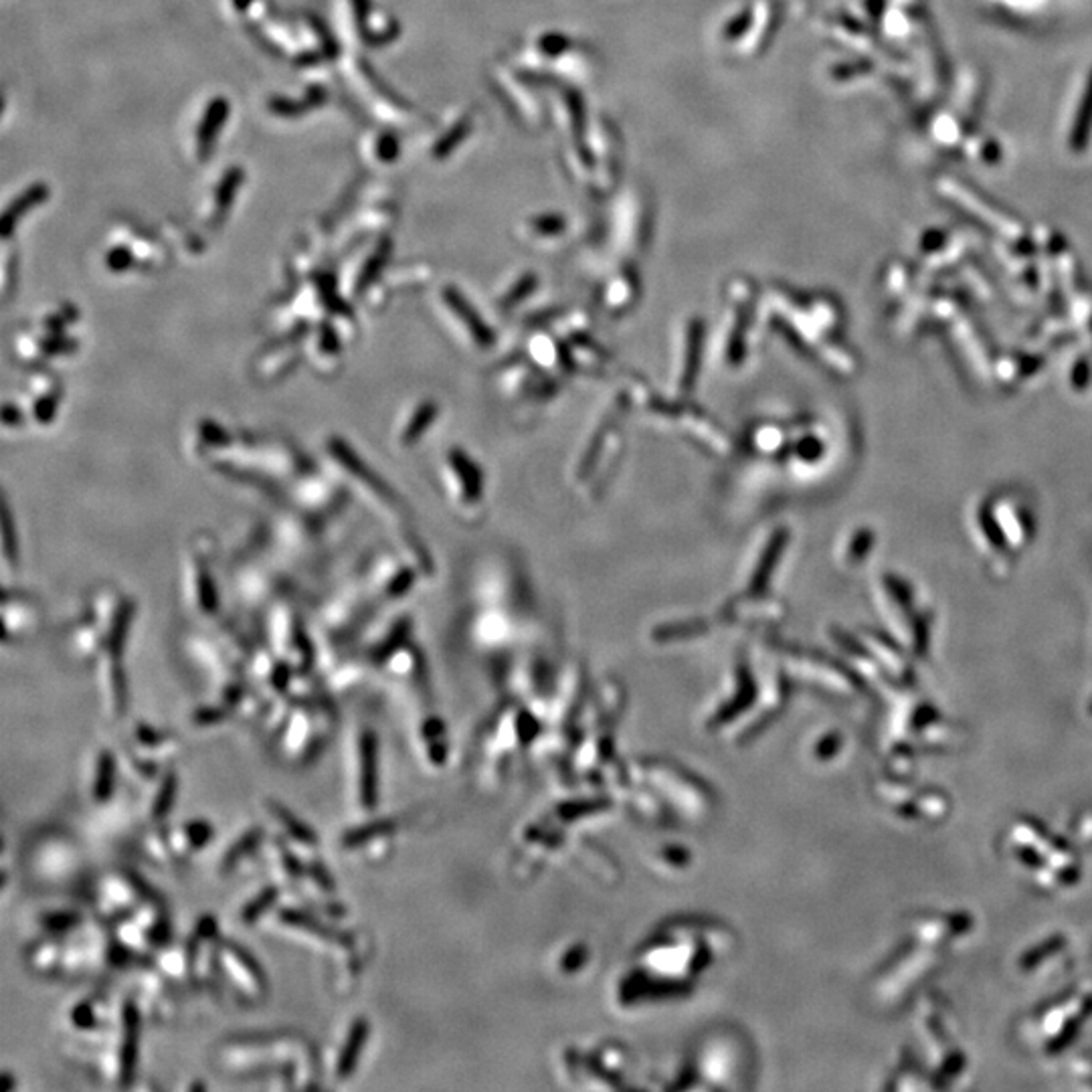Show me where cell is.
Here are the masks:
<instances>
[{
	"label": "cell",
	"instance_id": "6",
	"mask_svg": "<svg viewBox=\"0 0 1092 1092\" xmlns=\"http://www.w3.org/2000/svg\"><path fill=\"white\" fill-rule=\"evenodd\" d=\"M390 828H393V825H390L389 822H373V823H364V825H360V828H354V829H350V832H346V833H344V836H342V846H344V848H358V846H364V844H368L370 839L380 838V836H387V833L390 832Z\"/></svg>",
	"mask_w": 1092,
	"mask_h": 1092
},
{
	"label": "cell",
	"instance_id": "8",
	"mask_svg": "<svg viewBox=\"0 0 1092 1092\" xmlns=\"http://www.w3.org/2000/svg\"><path fill=\"white\" fill-rule=\"evenodd\" d=\"M175 795H176V777L175 775H166L165 781L160 785V792H158L154 805H152V815L156 819L165 818V815L170 812L172 803H175Z\"/></svg>",
	"mask_w": 1092,
	"mask_h": 1092
},
{
	"label": "cell",
	"instance_id": "4",
	"mask_svg": "<svg viewBox=\"0 0 1092 1092\" xmlns=\"http://www.w3.org/2000/svg\"><path fill=\"white\" fill-rule=\"evenodd\" d=\"M269 807H271V813H274L275 818H278V822L284 825L285 833H288V836L294 839V842L301 844V846H316V844H318V839H316L312 829H310L306 823H301L294 813H290L288 809L284 807V805L271 803Z\"/></svg>",
	"mask_w": 1092,
	"mask_h": 1092
},
{
	"label": "cell",
	"instance_id": "3",
	"mask_svg": "<svg viewBox=\"0 0 1092 1092\" xmlns=\"http://www.w3.org/2000/svg\"><path fill=\"white\" fill-rule=\"evenodd\" d=\"M138 1054V1011L134 1003H126L123 1007V1037L120 1050V1074L122 1080L132 1079Z\"/></svg>",
	"mask_w": 1092,
	"mask_h": 1092
},
{
	"label": "cell",
	"instance_id": "5",
	"mask_svg": "<svg viewBox=\"0 0 1092 1092\" xmlns=\"http://www.w3.org/2000/svg\"><path fill=\"white\" fill-rule=\"evenodd\" d=\"M113 779H116V760L107 750L97 757L96 781H93V795L97 802H107L113 792Z\"/></svg>",
	"mask_w": 1092,
	"mask_h": 1092
},
{
	"label": "cell",
	"instance_id": "1",
	"mask_svg": "<svg viewBox=\"0 0 1092 1092\" xmlns=\"http://www.w3.org/2000/svg\"><path fill=\"white\" fill-rule=\"evenodd\" d=\"M360 802L367 809L377 805V739L373 733L360 736Z\"/></svg>",
	"mask_w": 1092,
	"mask_h": 1092
},
{
	"label": "cell",
	"instance_id": "7",
	"mask_svg": "<svg viewBox=\"0 0 1092 1092\" xmlns=\"http://www.w3.org/2000/svg\"><path fill=\"white\" fill-rule=\"evenodd\" d=\"M278 901V888L268 886L264 888L251 902H247V907L241 911V921L251 925V922L259 921V917H264V912Z\"/></svg>",
	"mask_w": 1092,
	"mask_h": 1092
},
{
	"label": "cell",
	"instance_id": "2",
	"mask_svg": "<svg viewBox=\"0 0 1092 1092\" xmlns=\"http://www.w3.org/2000/svg\"><path fill=\"white\" fill-rule=\"evenodd\" d=\"M367 1037H368V1021L364 1020V1017H358V1020L353 1024V1027H350L348 1037H346V1044L338 1056V1068H336L338 1079H346V1076L353 1074V1070L357 1068L360 1054H363L364 1044H367Z\"/></svg>",
	"mask_w": 1092,
	"mask_h": 1092
},
{
	"label": "cell",
	"instance_id": "9",
	"mask_svg": "<svg viewBox=\"0 0 1092 1092\" xmlns=\"http://www.w3.org/2000/svg\"><path fill=\"white\" fill-rule=\"evenodd\" d=\"M259 839H261V829H259V832H249L245 838H241L239 842H237L235 846L231 848V852L225 856L223 866L225 868L237 866V864H239V859L245 858L247 854H249L251 849L257 846V842H259Z\"/></svg>",
	"mask_w": 1092,
	"mask_h": 1092
},
{
	"label": "cell",
	"instance_id": "12",
	"mask_svg": "<svg viewBox=\"0 0 1092 1092\" xmlns=\"http://www.w3.org/2000/svg\"><path fill=\"white\" fill-rule=\"evenodd\" d=\"M225 716H227V713L223 708H217V706H206V708L196 710V713L192 714V723L199 724V726H212V724L223 723Z\"/></svg>",
	"mask_w": 1092,
	"mask_h": 1092
},
{
	"label": "cell",
	"instance_id": "11",
	"mask_svg": "<svg viewBox=\"0 0 1092 1092\" xmlns=\"http://www.w3.org/2000/svg\"><path fill=\"white\" fill-rule=\"evenodd\" d=\"M76 925H79V917L76 912H51L43 918V927L51 933L71 931Z\"/></svg>",
	"mask_w": 1092,
	"mask_h": 1092
},
{
	"label": "cell",
	"instance_id": "10",
	"mask_svg": "<svg viewBox=\"0 0 1092 1092\" xmlns=\"http://www.w3.org/2000/svg\"><path fill=\"white\" fill-rule=\"evenodd\" d=\"M185 833L191 844V849H201L212 838V828L206 822H202V819H196V822L185 825Z\"/></svg>",
	"mask_w": 1092,
	"mask_h": 1092
},
{
	"label": "cell",
	"instance_id": "13",
	"mask_svg": "<svg viewBox=\"0 0 1092 1092\" xmlns=\"http://www.w3.org/2000/svg\"><path fill=\"white\" fill-rule=\"evenodd\" d=\"M71 1020L77 1027L90 1030L91 1026H96V1014H93V1007L90 1006V1003H79L76 1010H73Z\"/></svg>",
	"mask_w": 1092,
	"mask_h": 1092
}]
</instances>
